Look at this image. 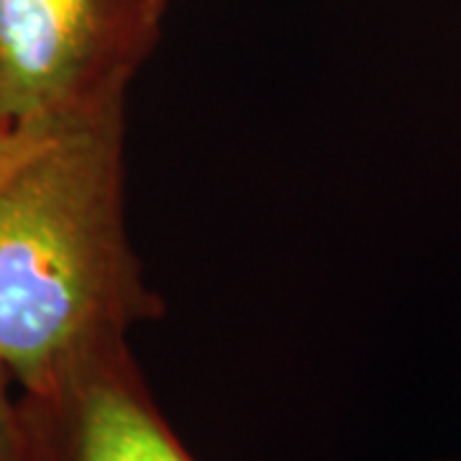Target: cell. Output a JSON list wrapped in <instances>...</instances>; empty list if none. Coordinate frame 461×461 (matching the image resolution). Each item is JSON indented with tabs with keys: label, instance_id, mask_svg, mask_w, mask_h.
Here are the masks:
<instances>
[{
	"label": "cell",
	"instance_id": "obj_4",
	"mask_svg": "<svg viewBox=\"0 0 461 461\" xmlns=\"http://www.w3.org/2000/svg\"><path fill=\"white\" fill-rule=\"evenodd\" d=\"M14 377L0 364V461L26 459V423L21 395H14Z\"/></svg>",
	"mask_w": 461,
	"mask_h": 461
},
{
	"label": "cell",
	"instance_id": "obj_6",
	"mask_svg": "<svg viewBox=\"0 0 461 461\" xmlns=\"http://www.w3.org/2000/svg\"><path fill=\"white\" fill-rule=\"evenodd\" d=\"M3 129H5V126H0V131H3Z\"/></svg>",
	"mask_w": 461,
	"mask_h": 461
},
{
	"label": "cell",
	"instance_id": "obj_2",
	"mask_svg": "<svg viewBox=\"0 0 461 461\" xmlns=\"http://www.w3.org/2000/svg\"><path fill=\"white\" fill-rule=\"evenodd\" d=\"M169 0H0V126L126 103Z\"/></svg>",
	"mask_w": 461,
	"mask_h": 461
},
{
	"label": "cell",
	"instance_id": "obj_1",
	"mask_svg": "<svg viewBox=\"0 0 461 461\" xmlns=\"http://www.w3.org/2000/svg\"><path fill=\"white\" fill-rule=\"evenodd\" d=\"M126 103L0 131V364L41 393L162 315L126 229Z\"/></svg>",
	"mask_w": 461,
	"mask_h": 461
},
{
	"label": "cell",
	"instance_id": "obj_5",
	"mask_svg": "<svg viewBox=\"0 0 461 461\" xmlns=\"http://www.w3.org/2000/svg\"><path fill=\"white\" fill-rule=\"evenodd\" d=\"M436 461H461V459H436Z\"/></svg>",
	"mask_w": 461,
	"mask_h": 461
},
{
	"label": "cell",
	"instance_id": "obj_3",
	"mask_svg": "<svg viewBox=\"0 0 461 461\" xmlns=\"http://www.w3.org/2000/svg\"><path fill=\"white\" fill-rule=\"evenodd\" d=\"M23 461H198L167 423L129 339L95 346L41 393H21Z\"/></svg>",
	"mask_w": 461,
	"mask_h": 461
}]
</instances>
